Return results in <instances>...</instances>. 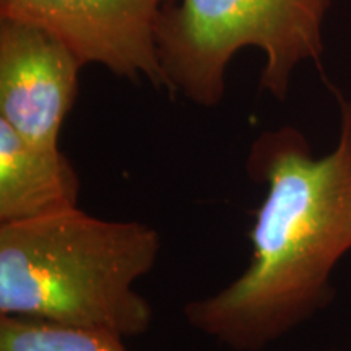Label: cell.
<instances>
[{"label": "cell", "instance_id": "277c9868", "mask_svg": "<svg viewBox=\"0 0 351 351\" xmlns=\"http://www.w3.org/2000/svg\"><path fill=\"white\" fill-rule=\"evenodd\" d=\"M176 0H0V20L36 25L60 39L83 67L101 65L168 93L158 34Z\"/></svg>", "mask_w": 351, "mask_h": 351}, {"label": "cell", "instance_id": "8992f818", "mask_svg": "<svg viewBox=\"0 0 351 351\" xmlns=\"http://www.w3.org/2000/svg\"><path fill=\"white\" fill-rule=\"evenodd\" d=\"M80 178L60 147H41L0 121V223L77 207Z\"/></svg>", "mask_w": 351, "mask_h": 351}, {"label": "cell", "instance_id": "7a4b0ae2", "mask_svg": "<svg viewBox=\"0 0 351 351\" xmlns=\"http://www.w3.org/2000/svg\"><path fill=\"white\" fill-rule=\"evenodd\" d=\"M160 251V232L147 223L78 207L0 223V315L142 335L153 306L135 285Z\"/></svg>", "mask_w": 351, "mask_h": 351}, {"label": "cell", "instance_id": "3957f363", "mask_svg": "<svg viewBox=\"0 0 351 351\" xmlns=\"http://www.w3.org/2000/svg\"><path fill=\"white\" fill-rule=\"evenodd\" d=\"M335 0H176L158 34L168 95L213 109L234 56H263L261 90L285 101L300 65L322 67L324 28Z\"/></svg>", "mask_w": 351, "mask_h": 351}, {"label": "cell", "instance_id": "5b68a950", "mask_svg": "<svg viewBox=\"0 0 351 351\" xmlns=\"http://www.w3.org/2000/svg\"><path fill=\"white\" fill-rule=\"evenodd\" d=\"M83 65L36 25L0 20V121L28 142L59 147Z\"/></svg>", "mask_w": 351, "mask_h": 351}, {"label": "cell", "instance_id": "ba28073f", "mask_svg": "<svg viewBox=\"0 0 351 351\" xmlns=\"http://www.w3.org/2000/svg\"><path fill=\"white\" fill-rule=\"evenodd\" d=\"M330 351H335V350H330Z\"/></svg>", "mask_w": 351, "mask_h": 351}, {"label": "cell", "instance_id": "52a82bcc", "mask_svg": "<svg viewBox=\"0 0 351 351\" xmlns=\"http://www.w3.org/2000/svg\"><path fill=\"white\" fill-rule=\"evenodd\" d=\"M112 332L0 315V351H127Z\"/></svg>", "mask_w": 351, "mask_h": 351}, {"label": "cell", "instance_id": "6da1fadb", "mask_svg": "<svg viewBox=\"0 0 351 351\" xmlns=\"http://www.w3.org/2000/svg\"><path fill=\"white\" fill-rule=\"evenodd\" d=\"M335 148L314 156L296 127L263 130L245 171L265 187L251 261L230 285L186 302L194 330L232 351H263L333 301L332 275L351 249V99L337 93Z\"/></svg>", "mask_w": 351, "mask_h": 351}]
</instances>
